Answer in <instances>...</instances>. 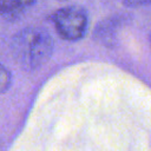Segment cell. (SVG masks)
<instances>
[{
  "label": "cell",
  "mask_w": 151,
  "mask_h": 151,
  "mask_svg": "<svg viewBox=\"0 0 151 151\" xmlns=\"http://www.w3.org/2000/svg\"><path fill=\"white\" fill-rule=\"evenodd\" d=\"M12 84L11 72L0 63V94L6 92Z\"/></svg>",
  "instance_id": "obj_4"
},
{
  "label": "cell",
  "mask_w": 151,
  "mask_h": 151,
  "mask_svg": "<svg viewBox=\"0 0 151 151\" xmlns=\"http://www.w3.org/2000/svg\"><path fill=\"white\" fill-rule=\"evenodd\" d=\"M35 0H0V15L7 20L19 18Z\"/></svg>",
  "instance_id": "obj_3"
},
{
  "label": "cell",
  "mask_w": 151,
  "mask_h": 151,
  "mask_svg": "<svg viewBox=\"0 0 151 151\" xmlns=\"http://www.w3.org/2000/svg\"><path fill=\"white\" fill-rule=\"evenodd\" d=\"M51 21L59 37L68 41L81 39L88 25L87 13L79 6H66L57 9L51 15Z\"/></svg>",
  "instance_id": "obj_2"
},
{
  "label": "cell",
  "mask_w": 151,
  "mask_h": 151,
  "mask_svg": "<svg viewBox=\"0 0 151 151\" xmlns=\"http://www.w3.org/2000/svg\"><path fill=\"white\" fill-rule=\"evenodd\" d=\"M53 39L40 27H27L14 35L11 50L17 64L27 72L44 66L53 53Z\"/></svg>",
  "instance_id": "obj_1"
},
{
  "label": "cell",
  "mask_w": 151,
  "mask_h": 151,
  "mask_svg": "<svg viewBox=\"0 0 151 151\" xmlns=\"http://www.w3.org/2000/svg\"><path fill=\"white\" fill-rule=\"evenodd\" d=\"M125 6L129 7H142L151 4V0H122Z\"/></svg>",
  "instance_id": "obj_5"
},
{
  "label": "cell",
  "mask_w": 151,
  "mask_h": 151,
  "mask_svg": "<svg viewBox=\"0 0 151 151\" xmlns=\"http://www.w3.org/2000/svg\"><path fill=\"white\" fill-rule=\"evenodd\" d=\"M150 44H151V34H150Z\"/></svg>",
  "instance_id": "obj_6"
}]
</instances>
